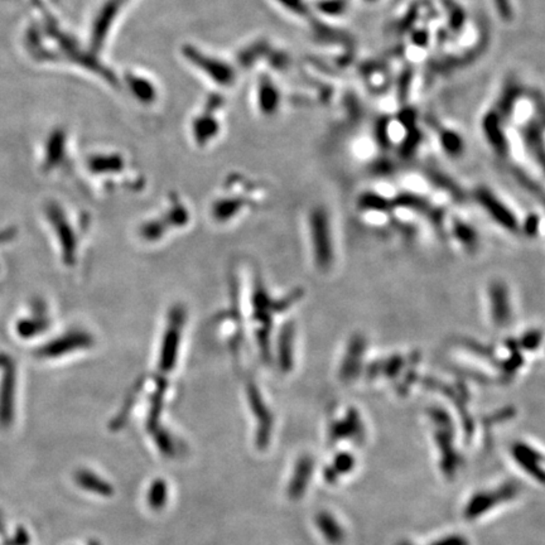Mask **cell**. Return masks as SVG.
Returning <instances> with one entry per match:
<instances>
[{
    "mask_svg": "<svg viewBox=\"0 0 545 545\" xmlns=\"http://www.w3.org/2000/svg\"><path fill=\"white\" fill-rule=\"evenodd\" d=\"M267 192L245 177H231L208 203V218L218 226H230L265 201Z\"/></svg>",
    "mask_w": 545,
    "mask_h": 545,
    "instance_id": "1",
    "label": "cell"
},
{
    "mask_svg": "<svg viewBox=\"0 0 545 545\" xmlns=\"http://www.w3.org/2000/svg\"><path fill=\"white\" fill-rule=\"evenodd\" d=\"M193 224V210L185 197L169 193L163 205L156 213L143 218L136 225V238L141 244L154 246L175 238L190 229Z\"/></svg>",
    "mask_w": 545,
    "mask_h": 545,
    "instance_id": "2",
    "label": "cell"
},
{
    "mask_svg": "<svg viewBox=\"0 0 545 545\" xmlns=\"http://www.w3.org/2000/svg\"><path fill=\"white\" fill-rule=\"evenodd\" d=\"M188 326V310L183 305H173L165 315L156 346L157 372L168 375L177 369L185 347Z\"/></svg>",
    "mask_w": 545,
    "mask_h": 545,
    "instance_id": "3",
    "label": "cell"
},
{
    "mask_svg": "<svg viewBox=\"0 0 545 545\" xmlns=\"http://www.w3.org/2000/svg\"><path fill=\"white\" fill-rule=\"evenodd\" d=\"M307 231L311 254L315 264L320 269L330 267L331 264V234L326 211L322 208L312 210L307 218Z\"/></svg>",
    "mask_w": 545,
    "mask_h": 545,
    "instance_id": "4",
    "label": "cell"
},
{
    "mask_svg": "<svg viewBox=\"0 0 545 545\" xmlns=\"http://www.w3.org/2000/svg\"><path fill=\"white\" fill-rule=\"evenodd\" d=\"M246 397H248V403H249L251 412L257 418V447L263 451L268 447V444L270 442L274 418L270 413V409L268 408L267 403L263 398L257 382L251 380V379H249L246 382Z\"/></svg>",
    "mask_w": 545,
    "mask_h": 545,
    "instance_id": "5",
    "label": "cell"
},
{
    "mask_svg": "<svg viewBox=\"0 0 545 545\" xmlns=\"http://www.w3.org/2000/svg\"><path fill=\"white\" fill-rule=\"evenodd\" d=\"M516 494H518V487L513 484L502 486L497 490L477 494L476 496L471 499V501L466 507V511H464L466 518H479L481 514L489 511L492 507L497 506L499 504L511 500L513 497L516 496Z\"/></svg>",
    "mask_w": 545,
    "mask_h": 545,
    "instance_id": "6",
    "label": "cell"
},
{
    "mask_svg": "<svg viewBox=\"0 0 545 545\" xmlns=\"http://www.w3.org/2000/svg\"><path fill=\"white\" fill-rule=\"evenodd\" d=\"M154 390L149 397V409H148L147 429L152 433L159 427V418L163 410L164 398L168 389V380L164 375L156 374L153 377Z\"/></svg>",
    "mask_w": 545,
    "mask_h": 545,
    "instance_id": "7",
    "label": "cell"
},
{
    "mask_svg": "<svg viewBox=\"0 0 545 545\" xmlns=\"http://www.w3.org/2000/svg\"><path fill=\"white\" fill-rule=\"evenodd\" d=\"M513 456L521 469H525L531 477L545 484V469L541 467L544 458L540 456V453L524 443H518L513 447Z\"/></svg>",
    "mask_w": 545,
    "mask_h": 545,
    "instance_id": "8",
    "label": "cell"
},
{
    "mask_svg": "<svg viewBox=\"0 0 545 545\" xmlns=\"http://www.w3.org/2000/svg\"><path fill=\"white\" fill-rule=\"evenodd\" d=\"M313 459L310 456H303L295 464V472L289 481L288 496L290 500H300L305 495L307 486L313 471Z\"/></svg>",
    "mask_w": 545,
    "mask_h": 545,
    "instance_id": "9",
    "label": "cell"
},
{
    "mask_svg": "<svg viewBox=\"0 0 545 545\" xmlns=\"http://www.w3.org/2000/svg\"><path fill=\"white\" fill-rule=\"evenodd\" d=\"M317 526L321 531L323 538L327 540L330 544L341 545L345 541V531L337 520L333 518L327 511L318 513L316 518Z\"/></svg>",
    "mask_w": 545,
    "mask_h": 545,
    "instance_id": "10",
    "label": "cell"
},
{
    "mask_svg": "<svg viewBox=\"0 0 545 545\" xmlns=\"http://www.w3.org/2000/svg\"><path fill=\"white\" fill-rule=\"evenodd\" d=\"M361 431H362V428H361L359 415L355 410H350L345 419L338 420L336 423H333L331 431H330V436L333 441H338V439L359 436Z\"/></svg>",
    "mask_w": 545,
    "mask_h": 545,
    "instance_id": "11",
    "label": "cell"
},
{
    "mask_svg": "<svg viewBox=\"0 0 545 545\" xmlns=\"http://www.w3.org/2000/svg\"><path fill=\"white\" fill-rule=\"evenodd\" d=\"M168 499V487L167 482L163 479H157L152 482V485L148 490V505L154 510L159 511L165 506V502Z\"/></svg>",
    "mask_w": 545,
    "mask_h": 545,
    "instance_id": "12",
    "label": "cell"
},
{
    "mask_svg": "<svg viewBox=\"0 0 545 545\" xmlns=\"http://www.w3.org/2000/svg\"><path fill=\"white\" fill-rule=\"evenodd\" d=\"M152 434L161 453L165 456V457H175V441H173L172 436L169 434V432L165 431L162 427H158L156 431L152 432Z\"/></svg>",
    "mask_w": 545,
    "mask_h": 545,
    "instance_id": "13",
    "label": "cell"
},
{
    "mask_svg": "<svg viewBox=\"0 0 545 545\" xmlns=\"http://www.w3.org/2000/svg\"><path fill=\"white\" fill-rule=\"evenodd\" d=\"M81 481L82 484L86 486L88 489L96 491V492L101 494V495H104V496H110V495H113V492H114L113 487H111L109 484H106L104 481L100 480L98 477L91 476L90 474H82Z\"/></svg>",
    "mask_w": 545,
    "mask_h": 545,
    "instance_id": "14",
    "label": "cell"
},
{
    "mask_svg": "<svg viewBox=\"0 0 545 545\" xmlns=\"http://www.w3.org/2000/svg\"><path fill=\"white\" fill-rule=\"evenodd\" d=\"M331 467L337 474V476L349 474L350 471L355 467V458L349 452L338 453L333 459Z\"/></svg>",
    "mask_w": 545,
    "mask_h": 545,
    "instance_id": "15",
    "label": "cell"
},
{
    "mask_svg": "<svg viewBox=\"0 0 545 545\" xmlns=\"http://www.w3.org/2000/svg\"><path fill=\"white\" fill-rule=\"evenodd\" d=\"M432 545H469V541L461 535H452V536L438 540L437 543Z\"/></svg>",
    "mask_w": 545,
    "mask_h": 545,
    "instance_id": "16",
    "label": "cell"
},
{
    "mask_svg": "<svg viewBox=\"0 0 545 545\" xmlns=\"http://www.w3.org/2000/svg\"><path fill=\"white\" fill-rule=\"evenodd\" d=\"M399 545H410V544H408V543H402V544H399Z\"/></svg>",
    "mask_w": 545,
    "mask_h": 545,
    "instance_id": "17",
    "label": "cell"
}]
</instances>
